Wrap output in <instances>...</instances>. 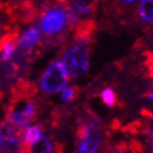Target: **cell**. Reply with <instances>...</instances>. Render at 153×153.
I'll return each mask as SVG.
<instances>
[{
  "instance_id": "obj_1",
  "label": "cell",
  "mask_w": 153,
  "mask_h": 153,
  "mask_svg": "<svg viewBox=\"0 0 153 153\" xmlns=\"http://www.w3.org/2000/svg\"><path fill=\"white\" fill-rule=\"evenodd\" d=\"M36 95L37 88L34 83L24 78L18 80L11 89L9 102L4 108L6 120L19 129L35 121L41 112Z\"/></svg>"
},
{
  "instance_id": "obj_2",
  "label": "cell",
  "mask_w": 153,
  "mask_h": 153,
  "mask_svg": "<svg viewBox=\"0 0 153 153\" xmlns=\"http://www.w3.org/2000/svg\"><path fill=\"white\" fill-rule=\"evenodd\" d=\"M74 131L76 153H96L103 144L104 128L101 119L91 109L84 108L76 115Z\"/></svg>"
},
{
  "instance_id": "obj_3",
  "label": "cell",
  "mask_w": 153,
  "mask_h": 153,
  "mask_svg": "<svg viewBox=\"0 0 153 153\" xmlns=\"http://www.w3.org/2000/svg\"><path fill=\"white\" fill-rule=\"evenodd\" d=\"M91 47L74 42L62 56V65L66 74L70 78L82 76L89 70V54Z\"/></svg>"
},
{
  "instance_id": "obj_4",
  "label": "cell",
  "mask_w": 153,
  "mask_h": 153,
  "mask_svg": "<svg viewBox=\"0 0 153 153\" xmlns=\"http://www.w3.org/2000/svg\"><path fill=\"white\" fill-rule=\"evenodd\" d=\"M67 23H69L67 11L61 3L54 7H46L42 11L39 27L46 35H54L59 33L66 27Z\"/></svg>"
},
{
  "instance_id": "obj_5",
  "label": "cell",
  "mask_w": 153,
  "mask_h": 153,
  "mask_svg": "<svg viewBox=\"0 0 153 153\" xmlns=\"http://www.w3.org/2000/svg\"><path fill=\"white\" fill-rule=\"evenodd\" d=\"M69 80L60 60H55L45 70L39 80L41 89L47 94L60 92L67 86Z\"/></svg>"
},
{
  "instance_id": "obj_6",
  "label": "cell",
  "mask_w": 153,
  "mask_h": 153,
  "mask_svg": "<svg viewBox=\"0 0 153 153\" xmlns=\"http://www.w3.org/2000/svg\"><path fill=\"white\" fill-rule=\"evenodd\" d=\"M41 32L35 26H31L23 33L21 37L16 41V51L18 54L26 57L30 61L32 60L36 51L35 47L39 44Z\"/></svg>"
},
{
  "instance_id": "obj_7",
  "label": "cell",
  "mask_w": 153,
  "mask_h": 153,
  "mask_svg": "<svg viewBox=\"0 0 153 153\" xmlns=\"http://www.w3.org/2000/svg\"><path fill=\"white\" fill-rule=\"evenodd\" d=\"M58 3H62L70 8L79 16H91L95 12L97 0H56Z\"/></svg>"
},
{
  "instance_id": "obj_8",
  "label": "cell",
  "mask_w": 153,
  "mask_h": 153,
  "mask_svg": "<svg viewBox=\"0 0 153 153\" xmlns=\"http://www.w3.org/2000/svg\"><path fill=\"white\" fill-rule=\"evenodd\" d=\"M44 125L38 124L33 125V126H27V127H24L20 130V136H21V139L25 146L26 151L41 139L42 136L44 134Z\"/></svg>"
},
{
  "instance_id": "obj_9",
  "label": "cell",
  "mask_w": 153,
  "mask_h": 153,
  "mask_svg": "<svg viewBox=\"0 0 153 153\" xmlns=\"http://www.w3.org/2000/svg\"><path fill=\"white\" fill-rule=\"evenodd\" d=\"M10 18L8 21H10ZM3 22L2 16H0V53L4 47V45L10 41H18L19 35V27L16 26V23L11 21L8 23Z\"/></svg>"
},
{
  "instance_id": "obj_10",
  "label": "cell",
  "mask_w": 153,
  "mask_h": 153,
  "mask_svg": "<svg viewBox=\"0 0 153 153\" xmlns=\"http://www.w3.org/2000/svg\"><path fill=\"white\" fill-rule=\"evenodd\" d=\"M2 153H26L25 150V146L23 143L22 139H21V136L19 134H13L12 137H10L8 140L4 142V146H3Z\"/></svg>"
},
{
  "instance_id": "obj_11",
  "label": "cell",
  "mask_w": 153,
  "mask_h": 153,
  "mask_svg": "<svg viewBox=\"0 0 153 153\" xmlns=\"http://www.w3.org/2000/svg\"><path fill=\"white\" fill-rule=\"evenodd\" d=\"M103 153H139L140 152V146L136 141H132L130 143L120 142L115 144L114 147H103Z\"/></svg>"
},
{
  "instance_id": "obj_12",
  "label": "cell",
  "mask_w": 153,
  "mask_h": 153,
  "mask_svg": "<svg viewBox=\"0 0 153 153\" xmlns=\"http://www.w3.org/2000/svg\"><path fill=\"white\" fill-rule=\"evenodd\" d=\"M138 14L147 24H153V0H140Z\"/></svg>"
},
{
  "instance_id": "obj_13",
  "label": "cell",
  "mask_w": 153,
  "mask_h": 153,
  "mask_svg": "<svg viewBox=\"0 0 153 153\" xmlns=\"http://www.w3.org/2000/svg\"><path fill=\"white\" fill-rule=\"evenodd\" d=\"M20 130L19 128L14 127L12 124H10L8 120H2L0 123V152L2 150L4 142H6L10 137H12L13 134H19Z\"/></svg>"
},
{
  "instance_id": "obj_14",
  "label": "cell",
  "mask_w": 153,
  "mask_h": 153,
  "mask_svg": "<svg viewBox=\"0 0 153 153\" xmlns=\"http://www.w3.org/2000/svg\"><path fill=\"white\" fill-rule=\"evenodd\" d=\"M100 96H101L103 103L109 108L116 106V104H117V96H116V93L112 88L103 89L100 93Z\"/></svg>"
},
{
  "instance_id": "obj_15",
  "label": "cell",
  "mask_w": 153,
  "mask_h": 153,
  "mask_svg": "<svg viewBox=\"0 0 153 153\" xmlns=\"http://www.w3.org/2000/svg\"><path fill=\"white\" fill-rule=\"evenodd\" d=\"M16 48V41H10L8 42L4 47L2 48V51L0 53V61L1 62H7L10 60V58L12 57L13 53Z\"/></svg>"
},
{
  "instance_id": "obj_16",
  "label": "cell",
  "mask_w": 153,
  "mask_h": 153,
  "mask_svg": "<svg viewBox=\"0 0 153 153\" xmlns=\"http://www.w3.org/2000/svg\"><path fill=\"white\" fill-rule=\"evenodd\" d=\"M79 93H80V88H78V86H76V85L69 86V88H66V89L62 91V93H61V95H60V99H61V101L65 103H70L79 96Z\"/></svg>"
},
{
  "instance_id": "obj_17",
  "label": "cell",
  "mask_w": 153,
  "mask_h": 153,
  "mask_svg": "<svg viewBox=\"0 0 153 153\" xmlns=\"http://www.w3.org/2000/svg\"><path fill=\"white\" fill-rule=\"evenodd\" d=\"M148 67H149V69H150L151 72H152V74H153V55L150 56L149 59H148Z\"/></svg>"
},
{
  "instance_id": "obj_18",
  "label": "cell",
  "mask_w": 153,
  "mask_h": 153,
  "mask_svg": "<svg viewBox=\"0 0 153 153\" xmlns=\"http://www.w3.org/2000/svg\"><path fill=\"white\" fill-rule=\"evenodd\" d=\"M116 1L119 3H123V4H131V3L138 1V0H116Z\"/></svg>"
},
{
  "instance_id": "obj_19",
  "label": "cell",
  "mask_w": 153,
  "mask_h": 153,
  "mask_svg": "<svg viewBox=\"0 0 153 153\" xmlns=\"http://www.w3.org/2000/svg\"><path fill=\"white\" fill-rule=\"evenodd\" d=\"M147 97H148L149 100H151V101H153V92L148 93V94H147Z\"/></svg>"
},
{
  "instance_id": "obj_20",
  "label": "cell",
  "mask_w": 153,
  "mask_h": 153,
  "mask_svg": "<svg viewBox=\"0 0 153 153\" xmlns=\"http://www.w3.org/2000/svg\"><path fill=\"white\" fill-rule=\"evenodd\" d=\"M150 149H151V153H153V139L150 140Z\"/></svg>"
},
{
  "instance_id": "obj_21",
  "label": "cell",
  "mask_w": 153,
  "mask_h": 153,
  "mask_svg": "<svg viewBox=\"0 0 153 153\" xmlns=\"http://www.w3.org/2000/svg\"><path fill=\"white\" fill-rule=\"evenodd\" d=\"M2 6H3V0H0V9L2 8Z\"/></svg>"
}]
</instances>
